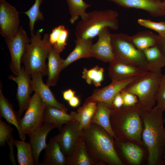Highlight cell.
<instances>
[{"label": "cell", "instance_id": "38", "mask_svg": "<svg viewBox=\"0 0 165 165\" xmlns=\"http://www.w3.org/2000/svg\"><path fill=\"white\" fill-rule=\"evenodd\" d=\"M121 93L123 101V106H133L138 103V100L137 97L133 93L124 89L122 90Z\"/></svg>", "mask_w": 165, "mask_h": 165}, {"label": "cell", "instance_id": "1", "mask_svg": "<svg viewBox=\"0 0 165 165\" xmlns=\"http://www.w3.org/2000/svg\"><path fill=\"white\" fill-rule=\"evenodd\" d=\"M162 112L156 106L149 109H141L143 123L142 141L148 150L149 165L164 163L165 129L163 124L165 119Z\"/></svg>", "mask_w": 165, "mask_h": 165}, {"label": "cell", "instance_id": "22", "mask_svg": "<svg viewBox=\"0 0 165 165\" xmlns=\"http://www.w3.org/2000/svg\"><path fill=\"white\" fill-rule=\"evenodd\" d=\"M60 53L53 46L48 54L47 65L48 74L46 84L49 87L56 85L60 73L63 70L64 60L61 57Z\"/></svg>", "mask_w": 165, "mask_h": 165}, {"label": "cell", "instance_id": "25", "mask_svg": "<svg viewBox=\"0 0 165 165\" xmlns=\"http://www.w3.org/2000/svg\"><path fill=\"white\" fill-rule=\"evenodd\" d=\"M111 108L105 103L97 102L96 111L92 117L91 123L97 124L109 134L114 142L116 137L112 128L110 121Z\"/></svg>", "mask_w": 165, "mask_h": 165}, {"label": "cell", "instance_id": "46", "mask_svg": "<svg viewBox=\"0 0 165 165\" xmlns=\"http://www.w3.org/2000/svg\"><path fill=\"white\" fill-rule=\"evenodd\" d=\"M164 14H165V8L164 9Z\"/></svg>", "mask_w": 165, "mask_h": 165}, {"label": "cell", "instance_id": "2", "mask_svg": "<svg viewBox=\"0 0 165 165\" xmlns=\"http://www.w3.org/2000/svg\"><path fill=\"white\" fill-rule=\"evenodd\" d=\"M82 136L88 154L95 165H123L108 132L97 124L91 123L82 130Z\"/></svg>", "mask_w": 165, "mask_h": 165}, {"label": "cell", "instance_id": "5", "mask_svg": "<svg viewBox=\"0 0 165 165\" xmlns=\"http://www.w3.org/2000/svg\"><path fill=\"white\" fill-rule=\"evenodd\" d=\"M118 16L116 11L110 9L87 13L86 17L76 25L77 38L93 39L106 27L116 30L119 27Z\"/></svg>", "mask_w": 165, "mask_h": 165}, {"label": "cell", "instance_id": "7", "mask_svg": "<svg viewBox=\"0 0 165 165\" xmlns=\"http://www.w3.org/2000/svg\"><path fill=\"white\" fill-rule=\"evenodd\" d=\"M111 42L115 59L149 72V66L143 51L137 48L130 36L123 33L111 34Z\"/></svg>", "mask_w": 165, "mask_h": 165}, {"label": "cell", "instance_id": "44", "mask_svg": "<svg viewBox=\"0 0 165 165\" xmlns=\"http://www.w3.org/2000/svg\"><path fill=\"white\" fill-rule=\"evenodd\" d=\"M163 2L164 6H165V0H163Z\"/></svg>", "mask_w": 165, "mask_h": 165}, {"label": "cell", "instance_id": "8", "mask_svg": "<svg viewBox=\"0 0 165 165\" xmlns=\"http://www.w3.org/2000/svg\"><path fill=\"white\" fill-rule=\"evenodd\" d=\"M46 107L40 97L35 93L24 116L20 120V127L25 134H28L43 124Z\"/></svg>", "mask_w": 165, "mask_h": 165}, {"label": "cell", "instance_id": "34", "mask_svg": "<svg viewBox=\"0 0 165 165\" xmlns=\"http://www.w3.org/2000/svg\"><path fill=\"white\" fill-rule=\"evenodd\" d=\"M44 0H35L32 6L28 10L24 12L29 19V27L31 37L35 34L34 26L35 22L44 19L43 14L39 9L40 6Z\"/></svg>", "mask_w": 165, "mask_h": 165}, {"label": "cell", "instance_id": "16", "mask_svg": "<svg viewBox=\"0 0 165 165\" xmlns=\"http://www.w3.org/2000/svg\"><path fill=\"white\" fill-rule=\"evenodd\" d=\"M31 76L33 91L40 97L46 106H53L63 111H68V108L64 105L57 100L50 87L44 82L42 79L43 76L41 73H34Z\"/></svg>", "mask_w": 165, "mask_h": 165}, {"label": "cell", "instance_id": "23", "mask_svg": "<svg viewBox=\"0 0 165 165\" xmlns=\"http://www.w3.org/2000/svg\"><path fill=\"white\" fill-rule=\"evenodd\" d=\"M75 42L74 49L64 60L63 69L72 62L79 59L92 57L91 52L92 38H76L75 40Z\"/></svg>", "mask_w": 165, "mask_h": 165}, {"label": "cell", "instance_id": "33", "mask_svg": "<svg viewBox=\"0 0 165 165\" xmlns=\"http://www.w3.org/2000/svg\"><path fill=\"white\" fill-rule=\"evenodd\" d=\"M104 69L96 65L90 70L84 68L82 78L85 79L86 82L98 87L101 86V82L104 79Z\"/></svg>", "mask_w": 165, "mask_h": 165}, {"label": "cell", "instance_id": "13", "mask_svg": "<svg viewBox=\"0 0 165 165\" xmlns=\"http://www.w3.org/2000/svg\"><path fill=\"white\" fill-rule=\"evenodd\" d=\"M141 75L123 80H112L109 85L101 88L95 90L85 101L102 102L106 104L111 108L113 100L116 95Z\"/></svg>", "mask_w": 165, "mask_h": 165}, {"label": "cell", "instance_id": "12", "mask_svg": "<svg viewBox=\"0 0 165 165\" xmlns=\"http://www.w3.org/2000/svg\"><path fill=\"white\" fill-rule=\"evenodd\" d=\"M31 76L25 71L24 67L17 75H11L8 78L14 81L17 84L16 97L19 106L18 113L20 117L27 109L33 91L31 83Z\"/></svg>", "mask_w": 165, "mask_h": 165}, {"label": "cell", "instance_id": "17", "mask_svg": "<svg viewBox=\"0 0 165 165\" xmlns=\"http://www.w3.org/2000/svg\"><path fill=\"white\" fill-rule=\"evenodd\" d=\"M109 64L108 74L111 80H123L141 76L147 72L138 67L116 59Z\"/></svg>", "mask_w": 165, "mask_h": 165}, {"label": "cell", "instance_id": "6", "mask_svg": "<svg viewBox=\"0 0 165 165\" xmlns=\"http://www.w3.org/2000/svg\"><path fill=\"white\" fill-rule=\"evenodd\" d=\"M163 74L161 72H147L124 89L138 97L141 109H149L156 102V97Z\"/></svg>", "mask_w": 165, "mask_h": 165}, {"label": "cell", "instance_id": "29", "mask_svg": "<svg viewBox=\"0 0 165 165\" xmlns=\"http://www.w3.org/2000/svg\"><path fill=\"white\" fill-rule=\"evenodd\" d=\"M158 35L151 31L146 30L130 36V38L137 48L143 51L156 45Z\"/></svg>", "mask_w": 165, "mask_h": 165}, {"label": "cell", "instance_id": "11", "mask_svg": "<svg viewBox=\"0 0 165 165\" xmlns=\"http://www.w3.org/2000/svg\"><path fill=\"white\" fill-rule=\"evenodd\" d=\"M59 131L54 137L67 158L72 154L79 139L82 136V130L79 122L74 121L65 124Z\"/></svg>", "mask_w": 165, "mask_h": 165}, {"label": "cell", "instance_id": "19", "mask_svg": "<svg viewBox=\"0 0 165 165\" xmlns=\"http://www.w3.org/2000/svg\"><path fill=\"white\" fill-rule=\"evenodd\" d=\"M0 117L4 118L8 123L14 125L18 130L20 138L22 140L25 141L26 134L20 127V119L18 113L14 110L12 104L3 95L2 83L0 88Z\"/></svg>", "mask_w": 165, "mask_h": 165}, {"label": "cell", "instance_id": "21", "mask_svg": "<svg viewBox=\"0 0 165 165\" xmlns=\"http://www.w3.org/2000/svg\"><path fill=\"white\" fill-rule=\"evenodd\" d=\"M42 161L39 165H66V158L54 137L49 141L46 148Z\"/></svg>", "mask_w": 165, "mask_h": 165}, {"label": "cell", "instance_id": "14", "mask_svg": "<svg viewBox=\"0 0 165 165\" xmlns=\"http://www.w3.org/2000/svg\"><path fill=\"white\" fill-rule=\"evenodd\" d=\"M108 28L103 29L99 33L98 39L91 47L92 57L105 62L110 63L115 60L111 42V34Z\"/></svg>", "mask_w": 165, "mask_h": 165}, {"label": "cell", "instance_id": "26", "mask_svg": "<svg viewBox=\"0 0 165 165\" xmlns=\"http://www.w3.org/2000/svg\"><path fill=\"white\" fill-rule=\"evenodd\" d=\"M66 165H95L87 152L83 138L79 139L71 155L66 158Z\"/></svg>", "mask_w": 165, "mask_h": 165}, {"label": "cell", "instance_id": "3", "mask_svg": "<svg viewBox=\"0 0 165 165\" xmlns=\"http://www.w3.org/2000/svg\"><path fill=\"white\" fill-rule=\"evenodd\" d=\"M110 121L116 137L115 140H127L140 146L143 145V123L141 109L138 103L133 106L111 109Z\"/></svg>", "mask_w": 165, "mask_h": 165}, {"label": "cell", "instance_id": "43", "mask_svg": "<svg viewBox=\"0 0 165 165\" xmlns=\"http://www.w3.org/2000/svg\"><path fill=\"white\" fill-rule=\"evenodd\" d=\"M69 105L72 107H76L79 105L80 100L79 98L75 96L68 101Z\"/></svg>", "mask_w": 165, "mask_h": 165}, {"label": "cell", "instance_id": "31", "mask_svg": "<svg viewBox=\"0 0 165 165\" xmlns=\"http://www.w3.org/2000/svg\"><path fill=\"white\" fill-rule=\"evenodd\" d=\"M69 33L68 30L63 25H59L52 29L49 35V41L58 52L60 53L64 49Z\"/></svg>", "mask_w": 165, "mask_h": 165}, {"label": "cell", "instance_id": "18", "mask_svg": "<svg viewBox=\"0 0 165 165\" xmlns=\"http://www.w3.org/2000/svg\"><path fill=\"white\" fill-rule=\"evenodd\" d=\"M54 128L56 127L53 124L44 122L42 125L28 134L29 142L32 149L35 164H38L40 153L47 145L46 142L47 135L51 130Z\"/></svg>", "mask_w": 165, "mask_h": 165}, {"label": "cell", "instance_id": "28", "mask_svg": "<svg viewBox=\"0 0 165 165\" xmlns=\"http://www.w3.org/2000/svg\"><path fill=\"white\" fill-rule=\"evenodd\" d=\"M97 102L85 101L76 112V120L79 123L80 129L84 130L90 126L91 119L96 110Z\"/></svg>", "mask_w": 165, "mask_h": 165}, {"label": "cell", "instance_id": "15", "mask_svg": "<svg viewBox=\"0 0 165 165\" xmlns=\"http://www.w3.org/2000/svg\"><path fill=\"white\" fill-rule=\"evenodd\" d=\"M112 2L119 6L127 8L144 10L153 17L165 15V8L162 0H106Z\"/></svg>", "mask_w": 165, "mask_h": 165}, {"label": "cell", "instance_id": "39", "mask_svg": "<svg viewBox=\"0 0 165 165\" xmlns=\"http://www.w3.org/2000/svg\"><path fill=\"white\" fill-rule=\"evenodd\" d=\"M123 101L121 91L118 93L114 97L111 109H118L123 106Z\"/></svg>", "mask_w": 165, "mask_h": 165}, {"label": "cell", "instance_id": "30", "mask_svg": "<svg viewBox=\"0 0 165 165\" xmlns=\"http://www.w3.org/2000/svg\"><path fill=\"white\" fill-rule=\"evenodd\" d=\"M14 145L17 149V160L20 165L35 164L32 149L30 143L23 140H14Z\"/></svg>", "mask_w": 165, "mask_h": 165}, {"label": "cell", "instance_id": "36", "mask_svg": "<svg viewBox=\"0 0 165 165\" xmlns=\"http://www.w3.org/2000/svg\"><path fill=\"white\" fill-rule=\"evenodd\" d=\"M156 105L162 112L165 111V73L161 77L156 97Z\"/></svg>", "mask_w": 165, "mask_h": 165}, {"label": "cell", "instance_id": "10", "mask_svg": "<svg viewBox=\"0 0 165 165\" xmlns=\"http://www.w3.org/2000/svg\"><path fill=\"white\" fill-rule=\"evenodd\" d=\"M19 13L5 0H0V33L5 38L14 36L19 29Z\"/></svg>", "mask_w": 165, "mask_h": 165}, {"label": "cell", "instance_id": "47", "mask_svg": "<svg viewBox=\"0 0 165 165\" xmlns=\"http://www.w3.org/2000/svg\"><path fill=\"white\" fill-rule=\"evenodd\" d=\"M164 23V24H165V21H163Z\"/></svg>", "mask_w": 165, "mask_h": 165}, {"label": "cell", "instance_id": "41", "mask_svg": "<svg viewBox=\"0 0 165 165\" xmlns=\"http://www.w3.org/2000/svg\"><path fill=\"white\" fill-rule=\"evenodd\" d=\"M156 45L165 56V37L158 35Z\"/></svg>", "mask_w": 165, "mask_h": 165}, {"label": "cell", "instance_id": "45", "mask_svg": "<svg viewBox=\"0 0 165 165\" xmlns=\"http://www.w3.org/2000/svg\"><path fill=\"white\" fill-rule=\"evenodd\" d=\"M164 162L165 163V154L164 157Z\"/></svg>", "mask_w": 165, "mask_h": 165}, {"label": "cell", "instance_id": "37", "mask_svg": "<svg viewBox=\"0 0 165 165\" xmlns=\"http://www.w3.org/2000/svg\"><path fill=\"white\" fill-rule=\"evenodd\" d=\"M13 128L0 119V145L4 146L9 138L12 135Z\"/></svg>", "mask_w": 165, "mask_h": 165}, {"label": "cell", "instance_id": "9", "mask_svg": "<svg viewBox=\"0 0 165 165\" xmlns=\"http://www.w3.org/2000/svg\"><path fill=\"white\" fill-rule=\"evenodd\" d=\"M5 41L10 54L11 61L9 67L13 73L17 75L20 71L22 59L27 46L31 42L22 26L13 37L5 38Z\"/></svg>", "mask_w": 165, "mask_h": 165}, {"label": "cell", "instance_id": "4", "mask_svg": "<svg viewBox=\"0 0 165 165\" xmlns=\"http://www.w3.org/2000/svg\"><path fill=\"white\" fill-rule=\"evenodd\" d=\"M42 29L37 30L31 38L22 59L25 71L30 76L35 73L48 75V70L46 60L53 47L49 40V35L45 34L42 38Z\"/></svg>", "mask_w": 165, "mask_h": 165}, {"label": "cell", "instance_id": "42", "mask_svg": "<svg viewBox=\"0 0 165 165\" xmlns=\"http://www.w3.org/2000/svg\"><path fill=\"white\" fill-rule=\"evenodd\" d=\"M63 97L64 99L68 101L75 96V92L71 89L65 90L62 92Z\"/></svg>", "mask_w": 165, "mask_h": 165}, {"label": "cell", "instance_id": "20", "mask_svg": "<svg viewBox=\"0 0 165 165\" xmlns=\"http://www.w3.org/2000/svg\"><path fill=\"white\" fill-rule=\"evenodd\" d=\"M76 112L70 114L52 106H46L43 116V123L49 122L54 124L60 130L63 125L70 122L77 121Z\"/></svg>", "mask_w": 165, "mask_h": 165}, {"label": "cell", "instance_id": "35", "mask_svg": "<svg viewBox=\"0 0 165 165\" xmlns=\"http://www.w3.org/2000/svg\"><path fill=\"white\" fill-rule=\"evenodd\" d=\"M138 22L140 25L156 31L159 35L165 37V24L163 22H155L149 20L139 19Z\"/></svg>", "mask_w": 165, "mask_h": 165}, {"label": "cell", "instance_id": "32", "mask_svg": "<svg viewBox=\"0 0 165 165\" xmlns=\"http://www.w3.org/2000/svg\"><path fill=\"white\" fill-rule=\"evenodd\" d=\"M71 16L70 22L73 24L80 16L81 19L86 16V9L90 5L83 0H66Z\"/></svg>", "mask_w": 165, "mask_h": 165}, {"label": "cell", "instance_id": "27", "mask_svg": "<svg viewBox=\"0 0 165 165\" xmlns=\"http://www.w3.org/2000/svg\"><path fill=\"white\" fill-rule=\"evenodd\" d=\"M143 51L149 67V72H161V68L165 67V56L158 46L149 48Z\"/></svg>", "mask_w": 165, "mask_h": 165}, {"label": "cell", "instance_id": "24", "mask_svg": "<svg viewBox=\"0 0 165 165\" xmlns=\"http://www.w3.org/2000/svg\"><path fill=\"white\" fill-rule=\"evenodd\" d=\"M114 144L117 146L124 157L131 164L138 165L141 162L143 152L140 145L128 141L115 140Z\"/></svg>", "mask_w": 165, "mask_h": 165}, {"label": "cell", "instance_id": "40", "mask_svg": "<svg viewBox=\"0 0 165 165\" xmlns=\"http://www.w3.org/2000/svg\"><path fill=\"white\" fill-rule=\"evenodd\" d=\"M14 140L12 136V134L9 138L7 142L10 148V160L13 165H16V161L14 159L13 152V145Z\"/></svg>", "mask_w": 165, "mask_h": 165}]
</instances>
